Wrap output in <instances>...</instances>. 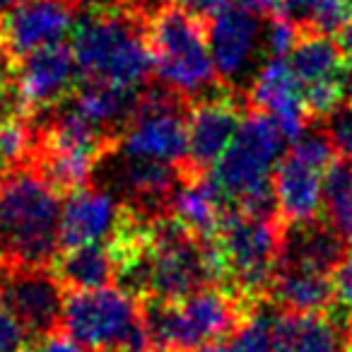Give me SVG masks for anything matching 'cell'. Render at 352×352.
I'll use <instances>...</instances> for the list:
<instances>
[{"label":"cell","mask_w":352,"mask_h":352,"mask_svg":"<svg viewBox=\"0 0 352 352\" xmlns=\"http://www.w3.org/2000/svg\"><path fill=\"white\" fill-rule=\"evenodd\" d=\"M138 302L118 287L65 292L63 331L92 352H147L150 336Z\"/></svg>","instance_id":"cell-7"},{"label":"cell","mask_w":352,"mask_h":352,"mask_svg":"<svg viewBox=\"0 0 352 352\" xmlns=\"http://www.w3.org/2000/svg\"><path fill=\"white\" fill-rule=\"evenodd\" d=\"M22 3H27V0H0V20L8 15V12H12L17 6H22Z\"/></svg>","instance_id":"cell-39"},{"label":"cell","mask_w":352,"mask_h":352,"mask_svg":"<svg viewBox=\"0 0 352 352\" xmlns=\"http://www.w3.org/2000/svg\"><path fill=\"white\" fill-rule=\"evenodd\" d=\"M140 89L118 87V85L92 82L85 80L75 94L70 97V104L78 109L82 116H87L94 126L102 128L107 135H111L118 145L123 128L131 123L138 104H140Z\"/></svg>","instance_id":"cell-20"},{"label":"cell","mask_w":352,"mask_h":352,"mask_svg":"<svg viewBox=\"0 0 352 352\" xmlns=\"http://www.w3.org/2000/svg\"><path fill=\"white\" fill-rule=\"evenodd\" d=\"M338 44H340L345 58H352V17L340 32H338Z\"/></svg>","instance_id":"cell-38"},{"label":"cell","mask_w":352,"mask_h":352,"mask_svg":"<svg viewBox=\"0 0 352 352\" xmlns=\"http://www.w3.org/2000/svg\"><path fill=\"white\" fill-rule=\"evenodd\" d=\"M345 3H347V8H350V10H352V0H345Z\"/></svg>","instance_id":"cell-41"},{"label":"cell","mask_w":352,"mask_h":352,"mask_svg":"<svg viewBox=\"0 0 352 352\" xmlns=\"http://www.w3.org/2000/svg\"><path fill=\"white\" fill-rule=\"evenodd\" d=\"M193 352H227V350H225V347H222V345H215V342H212V345L198 347V350H193Z\"/></svg>","instance_id":"cell-40"},{"label":"cell","mask_w":352,"mask_h":352,"mask_svg":"<svg viewBox=\"0 0 352 352\" xmlns=\"http://www.w3.org/2000/svg\"><path fill=\"white\" fill-rule=\"evenodd\" d=\"M342 239L328 222H299L285 225L283 236V258L289 263L311 265V268L333 273L342 261Z\"/></svg>","instance_id":"cell-22"},{"label":"cell","mask_w":352,"mask_h":352,"mask_svg":"<svg viewBox=\"0 0 352 352\" xmlns=\"http://www.w3.org/2000/svg\"><path fill=\"white\" fill-rule=\"evenodd\" d=\"M160 352H162V350H160Z\"/></svg>","instance_id":"cell-42"},{"label":"cell","mask_w":352,"mask_h":352,"mask_svg":"<svg viewBox=\"0 0 352 352\" xmlns=\"http://www.w3.org/2000/svg\"><path fill=\"white\" fill-rule=\"evenodd\" d=\"M299 34H302V30L292 20H287L285 15H273L261 34L263 54L268 58H285L287 54H292Z\"/></svg>","instance_id":"cell-29"},{"label":"cell","mask_w":352,"mask_h":352,"mask_svg":"<svg viewBox=\"0 0 352 352\" xmlns=\"http://www.w3.org/2000/svg\"><path fill=\"white\" fill-rule=\"evenodd\" d=\"M345 60L347 58L338 39L328 34H318V32H302L287 63L304 89L311 85L340 80Z\"/></svg>","instance_id":"cell-23"},{"label":"cell","mask_w":352,"mask_h":352,"mask_svg":"<svg viewBox=\"0 0 352 352\" xmlns=\"http://www.w3.org/2000/svg\"><path fill=\"white\" fill-rule=\"evenodd\" d=\"M251 109L263 111L280 126L287 140H299L304 123L309 121L302 102V85L294 78L285 58H268L251 82L249 97Z\"/></svg>","instance_id":"cell-14"},{"label":"cell","mask_w":352,"mask_h":352,"mask_svg":"<svg viewBox=\"0 0 352 352\" xmlns=\"http://www.w3.org/2000/svg\"><path fill=\"white\" fill-rule=\"evenodd\" d=\"M206 30L212 63L220 80L227 85L239 80L249 68L263 34L256 12L244 6H230L217 17L208 20Z\"/></svg>","instance_id":"cell-13"},{"label":"cell","mask_w":352,"mask_h":352,"mask_svg":"<svg viewBox=\"0 0 352 352\" xmlns=\"http://www.w3.org/2000/svg\"><path fill=\"white\" fill-rule=\"evenodd\" d=\"M51 273L65 292H87L109 287L116 280V263L107 244H85L60 251L51 263Z\"/></svg>","instance_id":"cell-21"},{"label":"cell","mask_w":352,"mask_h":352,"mask_svg":"<svg viewBox=\"0 0 352 352\" xmlns=\"http://www.w3.org/2000/svg\"><path fill=\"white\" fill-rule=\"evenodd\" d=\"M278 352H352V316L280 314L273 321Z\"/></svg>","instance_id":"cell-17"},{"label":"cell","mask_w":352,"mask_h":352,"mask_svg":"<svg viewBox=\"0 0 352 352\" xmlns=\"http://www.w3.org/2000/svg\"><path fill=\"white\" fill-rule=\"evenodd\" d=\"M36 123L32 116H15L0 123V184L34 160Z\"/></svg>","instance_id":"cell-26"},{"label":"cell","mask_w":352,"mask_h":352,"mask_svg":"<svg viewBox=\"0 0 352 352\" xmlns=\"http://www.w3.org/2000/svg\"><path fill=\"white\" fill-rule=\"evenodd\" d=\"M25 352H82V347H80L70 336L54 333V336L41 338V340L32 342Z\"/></svg>","instance_id":"cell-33"},{"label":"cell","mask_w":352,"mask_h":352,"mask_svg":"<svg viewBox=\"0 0 352 352\" xmlns=\"http://www.w3.org/2000/svg\"><path fill=\"white\" fill-rule=\"evenodd\" d=\"M147 44L152 73L164 89L196 102L220 87V75L208 46L206 20L186 8L176 3L157 6L147 15Z\"/></svg>","instance_id":"cell-4"},{"label":"cell","mask_w":352,"mask_h":352,"mask_svg":"<svg viewBox=\"0 0 352 352\" xmlns=\"http://www.w3.org/2000/svg\"><path fill=\"white\" fill-rule=\"evenodd\" d=\"M0 307L8 309L36 342L63 328L65 289L51 268L0 265Z\"/></svg>","instance_id":"cell-9"},{"label":"cell","mask_w":352,"mask_h":352,"mask_svg":"<svg viewBox=\"0 0 352 352\" xmlns=\"http://www.w3.org/2000/svg\"><path fill=\"white\" fill-rule=\"evenodd\" d=\"M188 111L191 102L162 85L160 89H142L140 104L118 138L116 152L184 166L188 155Z\"/></svg>","instance_id":"cell-8"},{"label":"cell","mask_w":352,"mask_h":352,"mask_svg":"<svg viewBox=\"0 0 352 352\" xmlns=\"http://www.w3.org/2000/svg\"><path fill=\"white\" fill-rule=\"evenodd\" d=\"M60 193L34 166L0 184V265L51 268L60 254Z\"/></svg>","instance_id":"cell-2"},{"label":"cell","mask_w":352,"mask_h":352,"mask_svg":"<svg viewBox=\"0 0 352 352\" xmlns=\"http://www.w3.org/2000/svg\"><path fill=\"white\" fill-rule=\"evenodd\" d=\"M227 352H278L273 340V321L256 309L239 328L230 336Z\"/></svg>","instance_id":"cell-27"},{"label":"cell","mask_w":352,"mask_h":352,"mask_svg":"<svg viewBox=\"0 0 352 352\" xmlns=\"http://www.w3.org/2000/svg\"><path fill=\"white\" fill-rule=\"evenodd\" d=\"M333 273L311 265L280 261L278 273L270 283L268 297L287 314H321L336 302Z\"/></svg>","instance_id":"cell-19"},{"label":"cell","mask_w":352,"mask_h":352,"mask_svg":"<svg viewBox=\"0 0 352 352\" xmlns=\"http://www.w3.org/2000/svg\"><path fill=\"white\" fill-rule=\"evenodd\" d=\"M73 12L63 0H27L0 20V36L20 63L44 46L63 44L65 36L73 34Z\"/></svg>","instance_id":"cell-12"},{"label":"cell","mask_w":352,"mask_h":352,"mask_svg":"<svg viewBox=\"0 0 352 352\" xmlns=\"http://www.w3.org/2000/svg\"><path fill=\"white\" fill-rule=\"evenodd\" d=\"M65 6H70L73 10H80V12H89V10H99V8H111V6H118L123 0H63Z\"/></svg>","instance_id":"cell-36"},{"label":"cell","mask_w":352,"mask_h":352,"mask_svg":"<svg viewBox=\"0 0 352 352\" xmlns=\"http://www.w3.org/2000/svg\"><path fill=\"white\" fill-rule=\"evenodd\" d=\"M321 123L326 126L323 133L331 140L333 150L345 160H352V104H340Z\"/></svg>","instance_id":"cell-30"},{"label":"cell","mask_w":352,"mask_h":352,"mask_svg":"<svg viewBox=\"0 0 352 352\" xmlns=\"http://www.w3.org/2000/svg\"><path fill=\"white\" fill-rule=\"evenodd\" d=\"M333 287H336V299L342 304L345 314L352 316V254L342 256V261L333 270Z\"/></svg>","instance_id":"cell-32"},{"label":"cell","mask_w":352,"mask_h":352,"mask_svg":"<svg viewBox=\"0 0 352 352\" xmlns=\"http://www.w3.org/2000/svg\"><path fill=\"white\" fill-rule=\"evenodd\" d=\"M328 169L304 160L294 150L280 160L273 174L275 208L285 225L318 220L323 206V176Z\"/></svg>","instance_id":"cell-16"},{"label":"cell","mask_w":352,"mask_h":352,"mask_svg":"<svg viewBox=\"0 0 352 352\" xmlns=\"http://www.w3.org/2000/svg\"><path fill=\"white\" fill-rule=\"evenodd\" d=\"M249 102L230 85L191 102L188 111V155L182 171L208 174L232 145Z\"/></svg>","instance_id":"cell-10"},{"label":"cell","mask_w":352,"mask_h":352,"mask_svg":"<svg viewBox=\"0 0 352 352\" xmlns=\"http://www.w3.org/2000/svg\"><path fill=\"white\" fill-rule=\"evenodd\" d=\"M278 15L292 20L302 32L333 36L350 22L352 10L345 0H283Z\"/></svg>","instance_id":"cell-25"},{"label":"cell","mask_w":352,"mask_h":352,"mask_svg":"<svg viewBox=\"0 0 352 352\" xmlns=\"http://www.w3.org/2000/svg\"><path fill=\"white\" fill-rule=\"evenodd\" d=\"M287 138L263 111L246 109L232 145L215 166V182L236 210L251 215H275L273 174L283 160Z\"/></svg>","instance_id":"cell-6"},{"label":"cell","mask_w":352,"mask_h":352,"mask_svg":"<svg viewBox=\"0 0 352 352\" xmlns=\"http://www.w3.org/2000/svg\"><path fill=\"white\" fill-rule=\"evenodd\" d=\"M123 212L126 203L102 188L85 186L70 193L60 215V246L75 249L85 244H107L121 225Z\"/></svg>","instance_id":"cell-15"},{"label":"cell","mask_w":352,"mask_h":352,"mask_svg":"<svg viewBox=\"0 0 352 352\" xmlns=\"http://www.w3.org/2000/svg\"><path fill=\"white\" fill-rule=\"evenodd\" d=\"M227 196L210 174H188L182 171V182L176 186L169 203V215L184 230H188L201 241L212 239L227 215Z\"/></svg>","instance_id":"cell-18"},{"label":"cell","mask_w":352,"mask_h":352,"mask_svg":"<svg viewBox=\"0 0 352 352\" xmlns=\"http://www.w3.org/2000/svg\"><path fill=\"white\" fill-rule=\"evenodd\" d=\"M176 6L186 8L188 12H193L196 17H201V20H212V17H217L222 10H227V8L232 6V0H179Z\"/></svg>","instance_id":"cell-34"},{"label":"cell","mask_w":352,"mask_h":352,"mask_svg":"<svg viewBox=\"0 0 352 352\" xmlns=\"http://www.w3.org/2000/svg\"><path fill=\"white\" fill-rule=\"evenodd\" d=\"M340 87H342V99H347V104H352V58L345 60V68L340 73Z\"/></svg>","instance_id":"cell-37"},{"label":"cell","mask_w":352,"mask_h":352,"mask_svg":"<svg viewBox=\"0 0 352 352\" xmlns=\"http://www.w3.org/2000/svg\"><path fill=\"white\" fill-rule=\"evenodd\" d=\"M32 345L30 333L8 309L0 307V352H25Z\"/></svg>","instance_id":"cell-31"},{"label":"cell","mask_w":352,"mask_h":352,"mask_svg":"<svg viewBox=\"0 0 352 352\" xmlns=\"http://www.w3.org/2000/svg\"><path fill=\"white\" fill-rule=\"evenodd\" d=\"M147 0H123L118 6L82 12L70 34V49L85 80L140 89L152 73L147 44Z\"/></svg>","instance_id":"cell-1"},{"label":"cell","mask_w":352,"mask_h":352,"mask_svg":"<svg viewBox=\"0 0 352 352\" xmlns=\"http://www.w3.org/2000/svg\"><path fill=\"white\" fill-rule=\"evenodd\" d=\"M258 304L222 285H208L176 302H142L150 345L162 352H193L232 336Z\"/></svg>","instance_id":"cell-5"},{"label":"cell","mask_w":352,"mask_h":352,"mask_svg":"<svg viewBox=\"0 0 352 352\" xmlns=\"http://www.w3.org/2000/svg\"><path fill=\"white\" fill-rule=\"evenodd\" d=\"M80 68L70 46L54 44L17 63V87L27 113L36 118L65 104L80 87Z\"/></svg>","instance_id":"cell-11"},{"label":"cell","mask_w":352,"mask_h":352,"mask_svg":"<svg viewBox=\"0 0 352 352\" xmlns=\"http://www.w3.org/2000/svg\"><path fill=\"white\" fill-rule=\"evenodd\" d=\"M323 203L328 225L338 232L342 244L352 249V160H336L323 176Z\"/></svg>","instance_id":"cell-24"},{"label":"cell","mask_w":352,"mask_h":352,"mask_svg":"<svg viewBox=\"0 0 352 352\" xmlns=\"http://www.w3.org/2000/svg\"><path fill=\"white\" fill-rule=\"evenodd\" d=\"M241 6L254 10L256 15H278L283 0H241Z\"/></svg>","instance_id":"cell-35"},{"label":"cell","mask_w":352,"mask_h":352,"mask_svg":"<svg viewBox=\"0 0 352 352\" xmlns=\"http://www.w3.org/2000/svg\"><path fill=\"white\" fill-rule=\"evenodd\" d=\"M15 116H30V113L22 104L20 87H17V60L10 56L0 36V123Z\"/></svg>","instance_id":"cell-28"},{"label":"cell","mask_w":352,"mask_h":352,"mask_svg":"<svg viewBox=\"0 0 352 352\" xmlns=\"http://www.w3.org/2000/svg\"><path fill=\"white\" fill-rule=\"evenodd\" d=\"M285 222L278 215H251L227 210L220 230L206 239L215 285L258 304L268 297L270 283L283 258Z\"/></svg>","instance_id":"cell-3"}]
</instances>
